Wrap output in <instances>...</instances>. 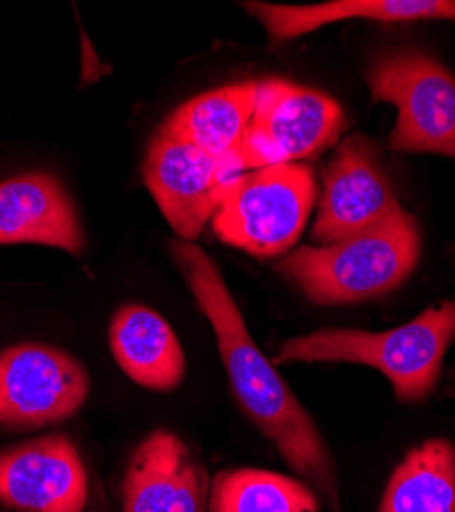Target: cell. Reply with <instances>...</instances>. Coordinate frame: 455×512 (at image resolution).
Here are the masks:
<instances>
[{
	"label": "cell",
	"instance_id": "cell-1",
	"mask_svg": "<svg viewBox=\"0 0 455 512\" xmlns=\"http://www.w3.org/2000/svg\"><path fill=\"white\" fill-rule=\"evenodd\" d=\"M171 250L199 310L216 332L220 357L242 410L289 467L312 482L328 498L333 512H339L333 457L310 414L255 345L216 263L199 246L185 240H175Z\"/></svg>",
	"mask_w": 455,
	"mask_h": 512
},
{
	"label": "cell",
	"instance_id": "cell-2",
	"mask_svg": "<svg viewBox=\"0 0 455 512\" xmlns=\"http://www.w3.org/2000/svg\"><path fill=\"white\" fill-rule=\"evenodd\" d=\"M419 256V222L400 209L341 242L296 248L279 263V271L312 302L337 306L363 302L400 287L415 271Z\"/></svg>",
	"mask_w": 455,
	"mask_h": 512
},
{
	"label": "cell",
	"instance_id": "cell-3",
	"mask_svg": "<svg viewBox=\"0 0 455 512\" xmlns=\"http://www.w3.org/2000/svg\"><path fill=\"white\" fill-rule=\"evenodd\" d=\"M455 340V302H437L412 322L386 332L318 330L289 338L279 349L275 365L359 363L382 371L396 400L421 402L435 390L443 357Z\"/></svg>",
	"mask_w": 455,
	"mask_h": 512
},
{
	"label": "cell",
	"instance_id": "cell-4",
	"mask_svg": "<svg viewBox=\"0 0 455 512\" xmlns=\"http://www.w3.org/2000/svg\"><path fill=\"white\" fill-rule=\"evenodd\" d=\"M314 203L316 181L304 164L246 170L230 181L212 228L222 242L273 259L300 240Z\"/></svg>",
	"mask_w": 455,
	"mask_h": 512
},
{
	"label": "cell",
	"instance_id": "cell-5",
	"mask_svg": "<svg viewBox=\"0 0 455 512\" xmlns=\"http://www.w3.org/2000/svg\"><path fill=\"white\" fill-rule=\"evenodd\" d=\"M371 99L398 109L390 148L455 158V76L433 56L402 50L378 58L365 74Z\"/></svg>",
	"mask_w": 455,
	"mask_h": 512
},
{
	"label": "cell",
	"instance_id": "cell-6",
	"mask_svg": "<svg viewBox=\"0 0 455 512\" xmlns=\"http://www.w3.org/2000/svg\"><path fill=\"white\" fill-rule=\"evenodd\" d=\"M343 130L345 113L333 97L283 78L261 80L238 150L240 168L296 164L333 146Z\"/></svg>",
	"mask_w": 455,
	"mask_h": 512
},
{
	"label": "cell",
	"instance_id": "cell-7",
	"mask_svg": "<svg viewBox=\"0 0 455 512\" xmlns=\"http://www.w3.org/2000/svg\"><path fill=\"white\" fill-rule=\"evenodd\" d=\"M142 170L162 216L185 242L201 234L230 181L242 175L234 162L212 156L164 125L148 144Z\"/></svg>",
	"mask_w": 455,
	"mask_h": 512
},
{
	"label": "cell",
	"instance_id": "cell-8",
	"mask_svg": "<svg viewBox=\"0 0 455 512\" xmlns=\"http://www.w3.org/2000/svg\"><path fill=\"white\" fill-rule=\"evenodd\" d=\"M91 377L78 359L46 345L0 351V426L41 429L85 406Z\"/></svg>",
	"mask_w": 455,
	"mask_h": 512
},
{
	"label": "cell",
	"instance_id": "cell-9",
	"mask_svg": "<svg viewBox=\"0 0 455 512\" xmlns=\"http://www.w3.org/2000/svg\"><path fill=\"white\" fill-rule=\"evenodd\" d=\"M400 209L374 142L349 136L324 175L312 238L322 246L335 244L384 222Z\"/></svg>",
	"mask_w": 455,
	"mask_h": 512
},
{
	"label": "cell",
	"instance_id": "cell-10",
	"mask_svg": "<svg viewBox=\"0 0 455 512\" xmlns=\"http://www.w3.org/2000/svg\"><path fill=\"white\" fill-rule=\"evenodd\" d=\"M87 500V469L68 437H39L0 453V504L17 512H85Z\"/></svg>",
	"mask_w": 455,
	"mask_h": 512
},
{
	"label": "cell",
	"instance_id": "cell-11",
	"mask_svg": "<svg viewBox=\"0 0 455 512\" xmlns=\"http://www.w3.org/2000/svg\"><path fill=\"white\" fill-rule=\"evenodd\" d=\"M210 480L187 445L154 431L134 451L123 480V512H208Z\"/></svg>",
	"mask_w": 455,
	"mask_h": 512
},
{
	"label": "cell",
	"instance_id": "cell-12",
	"mask_svg": "<svg viewBox=\"0 0 455 512\" xmlns=\"http://www.w3.org/2000/svg\"><path fill=\"white\" fill-rule=\"evenodd\" d=\"M0 244H44L74 256L85 252L74 201L54 175L29 173L0 183Z\"/></svg>",
	"mask_w": 455,
	"mask_h": 512
},
{
	"label": "cell",
	"instance_id": "cell-13",
	"mask_svg": "<svg viewBox=\"0 0 455 512\" xmlns=\"http://www.w3.org/2000/svg\"><path fill=\"white\" fill-rule=\"evenodd\" d=\"M111 353L138 386L171 392L185 377V355L175 330L160 314L140 304L121 306L109 326Z\"/></svg>",
	"mask_w": 455,
	"mask_h": 512
},
{
	"label": "cell",
	"instance_id": "cell-14",
	"mask_svg": "<svg viewBox=\"0 0 455 512\" xmlns=\"http://www.w3.org/2000/svg\"><path fill=\"white\" fill-rule=\"evenodd\" d=\"M267 29L273 41H287L349 19H369L376 23H408V21H455L453 0H335L312 7H285L246 3Z\"/></svg>",
	"mask_w": 455,
	"mask_h": 512
},
{
	"label": "cell",
	"instance_id": "cell-15",
	"mask_svg": "<svg viewBox=\"0 0 455 512\" xmlns=\"http://www.w3.org/2000/svg\"><path fill=\"white\" fill-rule=\"evenodd\" d=\"M257 91L259 80H248L197 95L183 103L164 127L240 168L238 150L255 113Z\"/></svg>",
	"mask_w": 455,
	"mask_h": 512
},
{
	"label": "cell",
	"instance_id": "cell-16",
	"mask_svg": "<svg viewBox=\"0 0 455 512\" xmlns=\"http://www.w3.org/2000/svg\"><path fill=\"white\" fill-rule=\"evenodd\" d=\"M380 512H455V447L431 439L412 449L392 474Z\"/></svg>",
	"mask_w": 455,
	"mask_h": 512
},
{
	"label": "cell",
	"instance_id": "cell-17",
	"mask_svg": "<svg viewBox=\"0 0 455 512\" xmlns=\"http://www.w3.org/2000/svg\"><path fill=\"white\" fill-rule=\"evenodd\" d=\"M316 494L300 480L263 469L220 472L212 482L210 512H318Z\"/></svg>",
	"mask_w": 455,
	"mask_h": 512
}]
</instances>
